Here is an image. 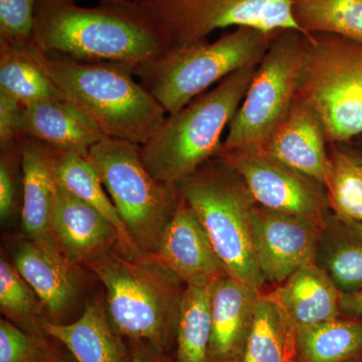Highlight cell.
Segmentation results:
<instances>
[{
	"label": "cell",
	"instance_id": "6da1fadb",
	"mask_svg": "<svg viewBox=\"0 0 362 362\" xmlns=\"http://www.w3.org/2000/svg\"><path fill=\"white\" fill-rule=\"evenodd\" d=\"M33 42L47 54L136 66L170 47L158 21L134 0H39Z\"/></svg>",
	"mask_w": 362,
	"mask_h": 362
},
{
	"label": "cell",
	"instance_id": "7a4b0ae2",
	"mask_svg": "<svg viewBox=\"0 0 362 362\" xmlns=\"http://www.w3.org/2000/svg\"><path fill=\"white\" fill-rule=\"evenodd\" d=\"M86 268L103 284L105 308L117 334L173 356L185 286L149 255L104 252Z\"/></svg>",
	"mask_w": 362,
	"mask_h": 362
},
{
	"label": "cell",
	"instance_id": "3957f363",
	"mask_svg": "<svg viewBox=\"0 0 362 362\" xmlns=\"http://www.w3.org/2000/svg\"><path fill=\"white\" fill-rule=\"evenodd\" d=\"M37 54L64 97L80 106L106 137L142 146L168 116L135 77L134 66L47 54L39 47Z\"/></svg>",
	"mask_w": 362,
	"mask_h": 362
},
{
	"label": "cell",
	"instance_id": "277c9868",
	"mask_svg": "<svg viewBox=\"0 0 362 362\" xmlns=\"http://www.w3.org/2000/svg\"><path fill=\"white\" fill-rule=\"evenodd\" d=\"M258 65L233 71L213 89L166 116L140 146L143 163L154 177L176 185L218 153L223 130L246 96Z\"/></svg>",
	"mask_w": 362,
	"mask_h": 362
},
{
	"label": "cell",
	"instance_id": "5b68a950",
	"mask_svg": "<svg viewBox=\"0 0 362 362\" xmlns=\"http://www.w3.org/2000/svg\"><path fill=\"white\" fill-rule=\"evenodd\" d=\"M275 33L240 26L214 42L168 47L133 66V73L169 115L233 71L259 64Z\"/></svg>",
	"mask_w": 362,
	"mask_h": 362
},
{
	"label": "cell",
	"instance_id": "8992f818",
	"mask_svg": "<svg viewBox=\"0 0 362 362\" xmlns=\"http://www.w3.org/2000/svg\"><path fill=\"white\" fill-rule=\"evenodd\" d=\"M176 187L199 218L228 275L262 291L266 281L251 233V214L257 204L239 173L214 156Z\"/></svg>",
	"mask_w": 362,
	"mask_h": 362
},
{
	"label": "cell",
	"instance_id": "52a82bcc",
	"mask_svg": "<svg viewBox=\"0 0 362 362\" xmlns=\"http://www.w3.org/2000/svg\"><path fill=\"white\" fill-rule=\"evenodd\" d=\"M88 159L136 247L142 255L153 254L181 201L176 185L149 173L135 143L104 138L90 149Z\"/></svg>",
	"mask_w": 362,
	"mask_h": 362
},
{
	"label": "cell",
	"instance_id": "ba28073f",
	"mask_svg": "<svg viewBox=\"0 0 362 362\" xmlns=\"http://www.w3.org/2000/svg\"><path fill=\"white\" fill-rule=\"evenodd\" d=\"M308 35L296 30L275 33L228 125L221 151L262 148L287 115L299 93Z\"/></svg>",
	"mask_w": 362,
	"mask_h": 362
},
{
	"label": "cell",
	"instance_id": "9c48e42d",
	"mask_svg": "<svg viewBox=\"0 0 362 362\" xmlns=\"http://www.w3.org/2000/svg\"><path fill=\"white\" fill-rule=\"evenodd\" d=\"M298 98L316 112L329 141L362 134V42L309 33Z\"/></svg>",
	"mask_w": 362,
	"mask_h": 362
},
{
	"label": "cell",
	"instance_id": "30bf717a",
	"mask_svg": "<svg viewBox=\"0 0 362 362\" xmlns=\"http://www.w3.org/2000/svg\"><path fill=\"white\" fill-rule=\"evenodd\" d=\"M134 1L158 21L170 47L194 44L207 40L216 30L240 26L258 28L269 33L286 30L304 33L295 20L292 0Z\"/></svg>",
	"mask_w": 362,
	"mask_h": 362
},
{
	"label": "cell",
	"instance_id": "8fae6325",
	"mask_svg": "<svg viewBox=\"0 0 362 362\" xmlns=\"http://www.w3.org/2000/svg\"><path fill=\"white\" fill-rule=\"evenodd\" d=\"M216 156L239 173L262 209L315 220L330 211L322 182L288 168L262 148L220 150Z\"/></svg>",
	"mask_w": 362,
	"mask_h": 362
},
{
	"label": "cell",
	"instance_id": "7c38bea8",
	"mask_svg": "<svg viewBox=\"0 0 362 362\" xmlns=\"http://www.w3.org/2000/svg\"><path fill=\"white\" fill-rule=\"evenodd\" d=\"M322 221L254 207L252 246L266 283L282 284L299 269L314 264Z\"/></svg>",
	"mask_w": 362,
	"mask_h": 362
},
{
	"label": "cell",
	"instance_id": "4fadbf2b",
	"mask_svg": "<svg viewBox=\"0 0 362 362\" xmlns=\"http://www.w3.org/2000/svg\"><path fill=\"white\" fill-rule=\"evenodd\" d=\"M149 256L185 286L209 287L216 279L228 275L199 218L182 197L156 252Z\"/></svg>",
	"mask_w": 362,
	"mask_h": 362
},
{
	"label": "cell",
	"instance_id": "5bb4252c",
	"mask_svg": "<svg viewBox=\"0 0 362 362\" xmlns=\"http://www.w3.org/2000/svg\"><path fill=\"white\" fill-rule=\"evenodd\" d=\"M21 145L23 158L21 228L26 239L33 240L52 256L63 258L54 233V206L59 185L52 168V148L28 136H21Z\"/></svg>",
	"mask_w": 362,
	"mask_h": 362
},
{
	"label": "cell",
	"instance_id": "9a60e30c",
	"mask_svg": "<svg viewBox=\"0 0 362 362\" xmlns=\"http://www.w3.org/2000/svg\"><path fill=\"white\" fill-rule=\"evenodd\" d=\"M54 233L59 252L70 265L86 266L111 250L122 252L115 226L94 207L59 185Z\"/></svg>",
	"mask_w": 362,
	"mask_h": 362
},
{
	"label": "cell",
	"instance_id": "2e32d148",
	"mask_svg": "<svg viewBox=\"0 0 362 362\" xmlns=\"http://www.w3.org/2000/svg\"><path fill=\"white\" fill-rule=\"evenodd\" d=\"M209 289L211 362H238L246 347L262 291L226 275Z\"/></svg>",
	"mask_w": 362,
	"mask_h": 362
},
{
	"label": "cell",
	"instance_id": "e0dca14e",
	"mask_svg": "<svg viewBox=\"0 0 362 362\" xmlns=\"http://www.w3.org/2000/svg\"><path fill=\"white\" fill-rule=\"evenodd\" d=\"M13 265L40 297L49 320L70 322L82 293V267L70 265L26 238L16 245Z\"/></svg>",
	"mask_w": 362,
	"mask_h": 362
},
{
	"label": "cell",
	"instance_id": "ac0fdd59",
	"mask_svg": "<svg viewBox=\"0 0 362 362\" xmlns=\"http://www.w3.org/2000/svg\"><path fill=\"white\" fill-rule=\"evenodd\" d=\"M326 140L316 112L297 98L262 149L288 168L324 185L328 161Z\"/></svg>",
	"mask_w": 362,
	"mask_h": 362
},
{
	"label": "cell",
	"instance_id": "d6986e66",
	"mask_svg": "<svg viewBox=\"0 0 362 362\" xmlns=\"http://www.w3.org/2000/svg\"><path fill=\"white\" fill-rule=\"evenodd\" d=\"M21 134L57 151L75 152L86 157L96 143L106 138L96 122L66 98L23 106Z\"/></svg>",
	"mask_w": 362,
	"mask_h": 362
},
{
	"label": "cell",
	"instance_id": "ffe728a7",
	"mask_svg": "<svg viewBox=\"0 0 362 362\" xmlns=\"http://www.w3.org/2000/svg\"><path fill=\"white\" fill-rule=\"evenodd\" d=\"M269 294L295 333L342 316L340 292L315 264L299 269Z\"/></svg>",
	"mask_w": 362,
	"mask_h": 362
},
{
	"label": "cell",
	"instance_id": "44dd1931",
	"mask_svg": "<svg viewBox=\"0 0 362 362\" xmlns=\"http://www.w3.org/2000/svg\"><path fill=\"white\" fill-rule=\"evenodd\" d=\"M44 329L63 344L78 362H131L127 341L117 334L107 316L105 302H88L82 315L69 323L47 321Z\"/></svg>",
	"mask_w": 362,
	"mask_h": 362
},
{
	"label": "cell",
	"instance_id": "7402d4cb",
	"mask_svg": "<svg viewBox=\"0 0 362 362\" xmlns=\"http://www.w3.org/2000/svg\"><path fill=\"white\" fill-rule=\"evenodd\" d=\"M314 264L327 274L340 293L362 288V223L333 211L323 218Z\"/></svg>",
	"mask_w": 362,
	"mask_h": 362
},
{
	"label": "cell",
	"instance_id": "603a6c76",
	"mask_svg": "<svg viewBox=\"0 0 362 362\" xmlns=\"http://www.w3.org/2000/svg\"><path fill=\"white\" fill-rule=\"evenodd\" d=\"M52 168L59 187L94 207L115 226L124 255L130 258L143 256L131 239L96 169L88 157L75 152L57 151L52 148Z\"/></svg>",
	"mask_w": 362,
	"mask_h": 362
},
{
	"label": "cell",
	"instance_id": "cb8c5ba5",
	"mask_svg": "<svg viewBox=\"0 0 362 362\" xmlns=\"http://www.w3.org/2000/svg\"><path fill=\"white\" fill-rule=\"evenodd\" d=\"M0 90L23 106L65 98L40 63L33 42L25 47L0 42Z\"/></svg>",
	"mask_w": 362,
	"mask_h": 362
},
{
	"label": "cell",
	"instance_id": "d4e9b609",
	"mask_svg": "<svg viewBox=\"0 0 362 362\" xmlns=\"http://www.w3.org/2000/svg\"><path fill=\"white\" fill-rule=\"evenodd\" d=\"M298 362H346L362 357V320L341 316L296 331Z\"/></svg>",
	"mask_w": 362,
	"mask_h": 362
},
{
	"label": "cell",
	"instance_id": "484cf974",
	"mask_svg": "<svg viewBox=\"0 0 362 362\" xmlns=\"http://www.w3.org/2000/svg\"><path fill=\"white\" fill-rule=\"evenodd\" d=\"M296 333L288 324L270 294L261 293L255 309L251 331L238 362H291Z\"/></svg>",
	"mask_w": 362,
	"mask_h": 362
},
{
	"label": "cell",
	"instance_id": "4316f807",
	"mask_svg": "<svg viewBox=\"0 0 362 362\" xmlns=\"http://www.w3.org/2000/svg\"><path fill=\"white\" fill-rule=\"evenodd\" d=\"M209 287L187 286L178 317L175 362H211Z\"/></svg>",
	"mask_w": 362,
	"mask_h": 362
},
{
	"label": "cell",
	"instance_id": "83f0119b",
	"mask_svg": "<svg viewBox=\"0 0 362 362\" xmlns=\"http://www.w3.org/2000/svg\"><path fill=\"white\" fill-rule=\"evenodd\" d=\"M305 33H330L362 42V0H292Z\"/></svg>",
	"mask_w": 362,
	"mask_h": 362
},
{
	"label": "cell",
	"instance_id": "f1b7e54d",
	"mask_svg": "<svg viewBox=\"0 0 362 362\" xmlns=\"http://www.w3.org/2000/svg\"><path fill=\"white\" fill-rule=\"evenodd\" d=\"M0 310L2 315L28 334L49 337L44 329L49 321L44 304L13 263L0 259Z\"/></svg>",
	"mask_w": 362,
	"mask_h": 362
},
{
	"label": "cell",
	"instance_id": "f546056e",
	"mask_svg": "<svg viewBox=\"0 0 362 362\" xmlns=\"http://www.w3.org/2000/svg\"><path fill=\"white\" fill-rule=\"evenodd\" d=\"M330 211L362 223V156L343 148L328 156L325 181Z\"/></svg>",
	"mask_w": 362,
	"mask_h": 362
},
{
	"label": "cell",
	"instance_id": "4dcf8cb0",
	"mask_svg": "<svg viewBox=\"0 0 362 362\" xmlns=\"http://www.w3.org/2000/svg\"><path fill=\"white\" fill-rule=\"evenodd\" d=\"M54 344V338L28 334L7 319L0 320V362H45Z\"/></svg>",
	"mask_w": 362,
	"mask_h": 362
},
{
	"label": "cell",
	"instance_id": "1f68e13d",
	"mask_svg": "<svg viewBox=\"0 0 362 362\" xmlns=\"http://www.w3.org/2000/svg\"><path fill=\"white\" fill-rule=\"evenodd\" d=\"M0 218L13 220L23 201V158L20 141L0 149Z\"/></svg>",
	"mask_w": 362,
	"mask_h": 362
},
{
	"label": "cell",
	"instance_id": "d6a6232c",
	"mask_svg": "<svg viewBox=\"0 0 362 362\" xmlns=\"http://www.w3.org/2000/svg\"><path fill=\"white\" fill-rule=\"evenodd\" d=\"M39 0H0V42L25 47L33 42Z\"/></svg>",
	"mask_w": 362,
	"mask_h": 362
},
{
	"label": "cell",
	"instance_id": "836d02e7",
	"mask_svg": "<svg viewBox=\"0 0 362 362\" xmlns=\"http://www.w3.org/2000/svg\"><path fill=\"white\" fill-rule=\"evenodd\" d=\"M23 106L0 90V149L16 144L21 138Z\"/></svg>",
	"mask_w": 362,
	"mask_h": 362
},
{
	"label": "cell",
	"instance_id": "e575fe53",
	"mask_svg": "<svg viewBox=\"0 0 362 362\" xmlns=\"http://www.w3.org/2000/svg\"><path fill=\"white\" fill-rule=\"evenodd\" d=\"M132 359L131 362H175L173 356L162 354L144 342L127 341Z\"/></svg>",
	"mask_w": 362,
	"mask_h": 362
},
{
	"label": "cell",
	"instance_id": "d590c367",
	"mask_svg": "<svg viewBox=\"0 0 362 362\" xmlns=\"http://www.w3.org/2000/svg\"><path fill=\"white\" fill-rule=\"evenodd\" d=\"M339 305L342 316L362 320V288L356 292L340 293Z\"/></svg>",
	"mask_w": 362,
	"mask_h": 362
},
{
	"label": "cell",
	"instance_id": "8d00e7d4",
	"mask_svg": "<svg viewBox=\"0 0 362 362\" xmlns=\"http://www.w3.org/2000/svg\"><path fill=\"white\" fill-rule=\"evenodd\" d=\"M45 362H78L75 357L71 356L70 351L54 339V344L52 346L47 361Z\"/></svg>",
	"mask_w": 362,
	"mask_h": 362
},
{
	"label": "cell",
	"instance_id": "74e56055",
	"mask_svg": "<svg viewBox=\"0 0 362 362\" xmlns=\"http://www.w3.org/2000/svg\"><path fill=\"white\" fill-rule=\"evenodd\" d=\"M346 362H362V357L361 358L352 359V361H349Z\"/></svg>",
	"mask_w": 362,
	"mask_h": 362
},
{
	"label": "cell",
	"instance_id": "f35d334b",
	"mask_svg": "<svg viewBox=\"0 0 362 362\" xmlns=\"http://www.w3.org/2000/svg\"><path fill=\"white\" fill-rule=\"evenodd\" d=\"M291 362H298V361H291Z\"/></svg>",
	"mask_w": 362,
	"mask_h": 362
}]
</instances>
